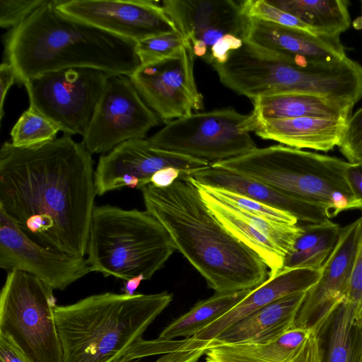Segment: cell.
Segmentation results:
<instances>
[{
    "mask_svg": "<svg viewBox=\"0 0 362 362\" xmlns=\"http://www.w3.org/2000/svg\"><path fill=\"white\" fill-rule=\"evenodd\" d=\"M92 154L71 136L0 149V209L39 244L85 257L97 195Z\"/></svg>",
    "mask_w": 362,
    "mask_h": 362,
    "instance_id": "obj_1",
    "label": "cell"
},
{
    "mask_svg": "<svg viewBox=\"0 0 362 362\" xmlns=\"http://www.w3.org/2000/svg\"><path fill=\"white\" fill-rule=\"evenodd\" d=\"M140 189L146 210L215 293L254 289L268 279L266 264L217 220L190 175L168 187L148 184Z\"/></svg>",
    "mask_w": 362,
    "mask_h": 362,
    "instance_id": "obj_2",
    "label": "cell"
},
{
    "mask_svg": "<svg viewBox=\"0 0 362 362\" xmlns=\"http://www.w3.org/2000/svg\"><path fill=\"white\" fill-rule=\"evenodd\" d=\"M57 2L37 8L7 38L5 51L19 81L78 68L130 77L139 68L136 42L61 13Z\"/></svg>",
    "mask_w": 362,
    "mask_h": 362,
    "instance_id": "obj_3",
    "label": "cell"
},
{
    "mask_svg": "<svg viewBox=\"0 0 362 362\" xmlns=\"http://www.w3.org/2000/svg\"><path fill=\"white\" fill-rule=\"evenodd\" d=\"M173 294L103 293L57 305L64 362H119L170 303Z\"/></svg>",
    "mask_w": 362,
    "mask_h": 362,
    "instance_id": "obj_4",
    "label": "cell"
},
{
    "mask_svg": "<svg viewBox=\"0 0 362 362\" xmlns=\"http://www.w3.org/2000/svg\"><path fill=\"white\" fill-rule=\"evenodd\" d=\"M349 164L335 156L277 144L257 147L211 166L320 206L332 218L344 211L362 209V201L346 178Z\"/></svg>",
    "mask_w": 362,
    "mask_h": 362,
    "instance_id": "obj_5",
    "label": "cell"
},
{
    "mask_svg": "<svg viewBox=\"0 0 362 362\" xmlns=\"http://www.w3.org/2000/svg\"><path fill=\"white\" fill-rule=\"evenodd\" d=\"M175 250L166 229L146 210L95 207L86 258L91 272L124 281L139 275L149 280Z\"/></svg>",
    "mask_w": 362,
    "mask_h": 362,
    "instance_id": "obj_6",
    "label": "cell"
},
{
    "mask_svg": "<svg viewBox=\"0 0 362 362\" xmlns=\"http://www.w3.org/2000/svg\"><path fill=\"white\" fill-rule=\"evenodd\" d=\"M53 289L22 271L7 272L0 295V334L28 362H64Z\"/></svg>",
    "mask_w": 362,
    "mask_h": 362,
    "instance_id": "obj_7",
    "label": "cell"
},
{
    "mask_svg": "<svg viewBox=\"0 0 362 362\" xmlns=\"http://www.w3.org/2000/svg\"><path fill=\"white\" fill-rule=\"evenodd\" d=\"M248 117L232 107L192 113L166 123L148 140L158 148L211 165L257 148L245 128Z\"/></svg>",
    "mask_w": 362,
    "mask_h": 362,
    "instance_id": "obj_8",
    "label": "cell"
},
{
    "mask_svg": "<svg viewBox=\"0 0 362 362\" xmlns=\"http://www.w3.org/2000/svg\"><path fill=\"white\" fill-rule=\"evenodd\" d=\"M108 74L90 68L67 69L24 83L30 107L66 135L86 134L106 86Z\"/></svg>",
    "mask_w": 362,
    "mask_h": 362,
    "instance_id": "obj_9",
    "label": "cell"
},
{
    "mask_svg": "<svg viewBox=\"0 0 362 362\" xmlns=\"http://www.w3.org/2000/svg\"><path fill=\"white\" fill-rule=\"evenodd\" d=\"M159 122L129 77L110 76L82 144L91 154L109 153L123 142L146 139Z\"/></svg>",
    "mask_w": 362,
    "mask_h": 362,
    "instance_id": "obj_10",
    "label": "cell"
},
{
    "mask_svg": "<svg viewBox=\"0 0 362 362\" xmlns=\"http://www.w3.org/2000/svg\"><path fill=\"white\" fill-rule=\"evenodd\" d=\"M195 58L186 46L173 56L141 64L129 77L142 100L165 123L204 107L194 75Z\"/></svg>",
    "mask_w": 362,
    "mask_h": 362,
    "instance_id": "obj_11",
    "label": "cell"
},
{
    "mask_svg": "<svg viewBox=\"0 0 362 362\" xmlns=\"http://www.w3.org/2000/svg\"><path fill=\"white\" fill-rule=\"evenodd\" d=\"M209 166L206 161L158 148L148 139L129 140L100 157L95 171L96 193L102 196L124 187L140 189L151 183L153 174L165 168L192 175Z\"/></svg>",
    "mask_w": 362,
    "mask_h": 362,
    "instance_id": "obj_12",
    "label": "cell"
},
{
    "mask_svg": "<svg viewBox=\"0 0 362 362\" xmlns=\"http://www.w3.org/2000/svg\"><path fill=\"white\" fill-rule=\"evenodd\" d=\"M0 267L7 272L29 273L59 291L92 272L85 257L34 241L1 209Z\"/></svg>",
    "mask_w": 362,
    "mask_h": 362,
    "instance_id": "obj_13",
    "label": "cell"
},
{
    "mask_svg": "<svg viewBox=\"0 0 362 362\" xmlns=\"http://www.w3.org/2000/svg\"><path fill=\"white\" fill-rule=\"evenodd\" d=\"M243 1L164 0L167 15L187 40L195 57L212 64V47L227 35L244 42L250 18L243 10Z\"/></svg>",
    "mask_w": 362,
    "mask_h": 362,
    "instance_id": "obj_14",
    "label": "cell"
},
{
    "mask_svg": "<svg viewBox=\"0 0 362 362\" xmlns=\"http://www.w3.org/2000/svg\"><path fill=\"white\" fill-rule=\"evenodd\" d=\"M56 7L66 16L135 42L177 30L155 1L57 0Z\"/></svg>",
    "mask_w": 362,
    "mask_h": 362,
    "instance_id": "obj_15",
    "label": "cell"
},
{
    "mask_svg": "<svg viewBox=\"0 0 362 362\" xmlns=\"http://www.w3.org/2000/svg\"><path fill=\"white\" fill-rule=\"evenodd\" d=\"M190 177L204 204L221 225L266 264L269 277L279 273L300 226L278 224L238 209L216 198Z\"/></svg>",
    "mask_w": 362,
    "mask_h": 362,
    "instance_id": "obj_16",
    "label": "cell"
},
{
    "mask_svg": "<svg viewBox=\"0 0 362 362\" xmlns=\"http://www.w3.org/2000/svg\"><path fill=\"white\" fill-rule=\"evenodd\" d=\"M362 235V216L341 228L339 241L322 268L317 282L306 291L293 327H314L346 299Z\"/></svg>",
    "mask_w": 362,
    "mask_h": 362,
    "instance_id": "obj_17",
    "label": "cell"
},
{
    "mask_svg": "<svg viewBox=\"0 0 362 362\" xmlns=\"http://www.w3.org/2000/svg\"><path fill=\"white\" fill-rule=\"evenodd\" d=\"M322 269H283L252 289L239 303L194 336L185 339L178 350L163 355L159 362H186L204 344L223 331L261 308L286 296L307 291L320 279Z\"/></svg>",
    "mask_w": 362,
    "mask_h": 362,
    "instance_id": "obj_18",
    "label": "cell"
},
{
    "mask_svg": "<svg viewBox=\"0 0 362 362\" xmlns=\"http://www.w3.org/2000/svg\"><path fill=\"white\" fill-rule=\"evenodd\" d=\"M276 56L297 62H331L346 57L340 37L250 18L245 42Z\"/></svg>",
    "mask_w": 362,
    "mask_h": 362,
    "instance_id": "obj_19",
    "label": "cell"
},
{
    "mask_svg": "<svg viewBox=\"0 0 362 362\" xmlns=\"http://www.w3.org/2000/svg\"><path fill=\"white\" fill-rule=\"evenodd\" d=\"M305 293L306 291L291 293L252 313L199 347L186 362H197L211 346L263 344L277 339L293 328Z\"/></svg>",
    "mask_w": 362,
    "mask_h": 362,
    "instance_id": "obj_20",
    "label": "cell"
},
{
    "mask_svg": "<svg viewBox=\"0 0 362 362\" xmlns=\"http://www.w3.org/2000/svg\"><path fill=\"white\" fill-rule=\"evenodd\" d=\"M203 355L206 362H320L315 331L297 327L269 342L214 346Z\"/></svg>",
    "mask_w": 362,
    "mask_h": 362,
    "instance_id": "obj_21",
    "label": "cell"
},
{
    "mask_svg": "<svg viewBox=\"0 0 362 362\" xmlns=\"http://www.w3.org/2000/svg\"><path fill=\"white\" fill-rule=\"evenodd\" d=\"M347 121L298 117L250 122L247 119L245 127L247 132H253L262 139L273 140L282 145L327 152L340 144Z\"/></svg>",
    "mask_w": 362,
    "mask_h": 362,
    "instance_id": "obj_22",
    "label": "cell"
},
{
    "mask_svg": "<svg viewBox=\"0 0 362 362\" xmlns=\"http://www.w3.org/2000/svg\"><path fill=\"white\" fill-rule=\"evenodd\" d=\"M191 176L200 184L226 189L288 212L300 222L317 223L330 219L327 210L320 206L229 171L210 165Z\"/></svg>",
    "mask_w": 362,
    "mask_h": 362,
    "instance_id": "obj_23",
    "label": "cell"
},
{
    "mask_svg": "<svg viewBox=\"0 0 362 362\" xmlns=\"http://www.w3.org/2000/svg\"><path fill=\"white\" fill-rule=\"evenodd\" d=\"M320 362H362V313L338 303L313 329Z\"/></svg>",
    "mask_w": 362,
    "mask_h": 362,
    "instance_id": "obj_24",
    "label": "cell"
},
{
    "mask_svg": "<svg viewBox=\"0 0 362 362\" xmlns=\"http://www.w3.org/2000/svg\"><path fill=\"white\" fill-rule=\"evenodd\" d=\"M254 109L248 122L320 117L349 119L354 104L304 93H284L252 100Z\"/></svg>",
    "mask_w": 362,
    "mask_h": 362,
    "instance_id": "obj_25",
    "label": "cell"
},
{
    "mask_svg": "<svg viewBox=\"0 0 362 362\" xmlns=\"http://www.w3.org/2000/svg\"><path fill=\"white\" fill-rule=\"evenodd\" d=\"M341 228L330 219L300 226L298 235L286 255L283 269H320L334 250Z\"/></svg>",
    "mask_w": 362,
    "mask_h": 362,
    "instance_id": "obj_26",
    "label": "cell"
},
{
    "mask_svg": "<svg viewBox=\"0 0 362 362\" xmlns=\"http://www.w3.org/2000/svg\"><path fill=\"white\" fill-rule=\"evenodd\" d=\"M293 15L320 36L339 37L350 26L346 0H267Z\"/></svg>",
    "mask_w": 362,
    "mask_h": 362,
    "instance_id": "obj_27",
    "label": "cell"
},
{
    "mask_svg": "<svg viewBox=\"0 0 362 362\" xmlns=\"http://www.w3.org/2000/svg\"><path fill=\"white\" fill-rule=\"evenodd\" d=\"M252 289L227 293H215L199 300L186 313L170 323L158 339L173 340L189 338L221 317L239 303Z\"/></svg>",
    "mask_w": 362,
    "mask_h": 362,
    "instance_id": "obj_28",
    "label": "cell"
},
{
    "mask_svg": "<svg viewBox=\"0 0 362 362\" xmlns=\"http://www.w3.org/2000/svg\"><path fill=\"white\" fill-rule=\"evenodd\" d=\"M60 131L54 124L29 107L11 131V144L29 147L52 141Z\"/></svg>",
    "mask_w": 362,
    "mask_h": 362,
    "instance_id": "obj_29",
    "label": "cell"
},
{
    "mask_svg": "<svg viewBox=\"0 0 362 362\" xmlns=\"http://www.w3.org/2000/svg\"><path fill=\"white\" fill-rule=\"evenodd\" d=\"M201 185L216 198L263 219L291 226L298 225L299 222L294 216L288 212L269 206L246 196L226 189Z\"/></svg>",
    "mask_w": 362,
    "mask_h": 362,
    "instance_id": "obj_30",
    "label": "cell"
},
{
    "mask_svg": "<svg viewBox=\"0 0 362 362\" xmlns=\"http://www.w3.org/2000/svg\"><path fill=\"white\" fill-rule=\"evenodd\" d=\"M186 46L189 42L177 30L137 42L136 51L141 64H146L173 56Z\"/></svg>",
    "mask_w": 362,
    "mask_h": 362,
    "instance_id": "obj_31",
    "label": "cell"
},
{
    "mask_svg": "<svg viewBox=\"0 0 362 362\" xmlns=\"http://www.w3.org/2000/svg\"><path fill=\"white\" fill-rule=\"evenodd\" d=\"M243 5L245 13L250 18L313 33L307 25L297 18L272 5L267 0H246L243 1Z\"/></svg>",
    "mask_w": 362,
    "mask_h": 362,
    "instance_id": "obj_32",
    "label": "cell"
},
{
    "mask_svg": "<svg viewBox=\"0 0 362 362\" xmlns=\"http://www.w3.org/2000/svg\"><path fill=\"white\" fill-rule=\"evenodd\" d=\"M338 147L347 162L352 164L362 162V107L349 118Z\"/></svg>",
    "mask_w": 362,
    "mask_h": 362,
    "instance_id": "obj_33",
    "label": "cell"
},
{
    "mask_svg": "<svg viewBox=\"0 0 362 362\" xmlns=\"http://www.w3.org/2000/svg\"><path fill=\"white\" fill-rule=\"evenodd\" d=\"M49 0H0V25L16 28Z\"/></svg>",
    "mask_w": 362,
    "mask_h": 362,
    "instance_id": "obj_34",
    "label": "cell"
},
{
    "mask_svg": "<svg viewBox=\"0 0 362 362\" xmlns=\"http://www.w3.org/2000/svg\"><path fill=\"white\" fill-rule=\"evenodd\" d=\"M185 343L182 340H163L156 339L146 341L143 339L136 342L121 361L138 360L140 358L158 354H166L178 350Z\"/></svg>",
    "mask_w": 362,
    "mask_h": 362,
    "instance_id": "obj_35",
    "label": "cell"
},
{
    "mask_svg": "<svg viewBox=\"0 0 362 362\" xmlns=\"http://www.w3.org/2000/svg\"><path fill=\"white\" fill-rule=\"evenodd\" d=\"M244 43L242 39L236 36L233 35H226L216 42L211 49L212 64H225L228 61L230 52L240 48Z\"/></svg>",
    "mask_w": 362,
    "mask_h": 362,
    "instance_id": "obj_36",
    "label": "cell"
},
{
    "mask_svg": "<svg viewBox=\"0 0 362 362\" xmlns=\"http://www.w3.org/2000/svg\"><path fill=\"white\" fill-rule=\"evenodd\" d=\"M17 79L16 73L13 66L9 62H4L0 66V119L4 116V103L10 87Z\"/></svg>",
    "mask_w": 362,
    "mask_h": 362,
    "instance_id": "obj_37",
    "label": "cell"
},
{
    "mask_svg": "<svg viewBox=\"0 0 362 362\" xmlns=\"http://www.w3.org/2000/svg\"><path fill=\"white\" fill-rule=\"evenodd\" d=\"M0 362H28L12 342L0 334Z\"/></svg>",
    "mask_w": 362,
    "mask_h": 362,
    "instance_id": "obj_38",
    "label": "cell"
},
{
    "mask_svg": "<svg viewBox=\"0 0 362 362\" xmlns=\"http://www.w3.org/2000/svg\"><path fill=\"white\" fill-rule=\"evenodd\" d=\"M181 175V171L175 168H165L153 175L150 184L160 188L168 187L172 185Z\"/></svg>",
    "mask_w": 362,
    "mask_h": 362,
    "instance_id": "obj_39",
    "label": "cell"
},
{
    "mask_svg": "<svg viewBox=\"0 0 362 362\" xmlns=\"http://www.w3.org/2000/svg\"><path fill=\"white\" fill-rule=\"evenodd\" d=\"M346 174L354 194L362 201V162L350 163Z\"/></svg>",
    "mask_w": 362,
    "mask_h": 362,
    "instance_id": "obj_40",
    "label": "cell"
},
{
    "mask_svg": "<svg viewBox=\"0 0 362 362\" xmlns=\"http://www.w3.org/2000/svg\"><path fill=\"white\" fill-rule=\"evenodd\" d=\"M144 280V277L142 275L130 279L128 281H124V285L122 288L124 293L133 296L134 295L135 291L138 288L142 281Z\"/></svg>",
    "mask_w": 362,
    "mask_h": 362,
    "instance_id": "obj_41",
    "label": "cell"
},
{
    "mask_svg": "<svg viewBox=\"0 0 362 362\" xmlns=\"http://www.w3.org/2000/svg\"><path fill=\"white\" fill-rule=\"evenodd\" d=\"M119 362H139V360H133V361H120Z\"/></svg>",
    "mask_w": 362,
    "mask_h": 362,
    "instance_id": "obj_42",
    "label": "cell"
},
{
    "mask_svg": "<svg viewBox=\"0 0 362 362\" xmlns=\"http://www.w3.org/2000/svg\"><path fill=\"white\" fill-rule=\"evenodd\" d=\"M361 10H362V6H361Z\"/></svg>",
    "mask_w": 362,
    "mask_h": 362,
    "instance_id": "obj_43",
    "label": "cell"
}]
</instances>
